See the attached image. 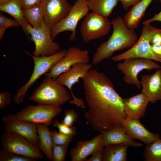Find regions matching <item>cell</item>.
Masks as SVG:
<instances>
[{
	"mask_svg": "<svg viewBox=\"0 0 161 161\" xmlns=\"http://www.w3.org/2000/svg\"><path fill=\"white\" fill-rule=\"evenodd\" d=\"M53 127L57 128L59 132L65 134L74 136L77 134L76 127L72 126H68L62 123L58 119H55L53 122Z\"/></svg>",
	"mask_w": 161,
	"mask_h": 161,
	"instance_id": "obj_31",
	"label": "cell"
},
{
	"mask_svg": "<svg viewBox=\"0 0 161 161\" xmlns=\"http://www.w3.org/2000/svg\"><path fill=\"white\" fill-rule=\"evenodd\" d=\"M24 16L27 22L35 28H41L45 22L43 9L41 4L22 9Z\"/></svg>",
	"mask_w": 161,
	"mask_h": 161,
	"instance_id": "obj_26",
	"label": "cell"
},
{
	"mask_svg": "<svg viewBox=\"0 0 161 161\" xmlns=\"http://www.w3.org/2000/svg\"><path fill=\"white\" fill-rule=\"evenodd\" d=\"M110 22L113 28L112 34L97 47L92 58L93 64L110 58L115 51L130 49L138 39L134 30L128 27L122 17H117Z\"/></svg>",
	"mask_w": 161,
	"mask_h": 161,
	"instance_id": "obj_2",
	"label": "cell"
},
{
	"mask_svg": "<svg viewBox=\"0 0 161 161\" xmlns=\"http://www.w3.org/2000/svg\"><path fill=\"white\" fill-rule=\"evenodd\" d=\"M100 132L103 134L102 145L103 146L118 144H126L134 147H141L143 145L130 137L123 126Z\"/></svg>",
	"mask_w": 161,
	"mask_h": 161,
	"instance_id": "obj_20",
	"label": "cell"
},
{
	"mask_svg": "<svg viewBox=\"0 0 161 161\" xmlns=\"http://www.w3.org/2000/svg\"><path fill=\"white\" fill-rule=\"evenodd\" d=\"M78 117V114L73 109H66L65 112V116L61 123L67 126H72Z\"/></svg>",
	"mask_w": 161,
	"mask_h": 161,
	"instance_id": "obj_32",
	"label": "cell"
},
{
	"mask_svg": "<svg viewBox=\"0 0 161 161\" xmlns=\"http://www.w3.org/2000/svg\"><path fill=\"white\" fill-rule=\"evenodd\" d=\"M118 0H87L89 10L107 18L117 5Z\"/></svg>",
	"mask_w": 161,
	"mask_h": 161,
	"instance_id": "obj_25",
	"label": "cell"
},
{
	"mask_svg": "<svg viewBox=\"0 0 161 161\" xmlns=\"http://www.w3.org/2000/svg\"><path fill=\"white\" fill-rule=\"evenodd\" d=\"M151 48L153 52L157 57L161 59V45L151 44Z\"/></svg>",
	"mask_w": 161,
	"mask_h": 161,
	"instance_id": "obj_40",
	"label": "cell"
},
{
	"mask_svg": "<svg viewBox=\"0 0 161 161\" xmlns=\"http://www.w3.org/2000/svg\"><path fill=\"white\" fill-rule=\"evenodd\" d=\"M123 125L127 134L133 139H138L146 145L161 139L158 133H154L147 130L139 120L126 117Z\"/></svg>",
	"mask_w": 161,
	"mask_h": 161,
	"instance_id": "obj_17",
	"label": "cell"
},
{
	"mask_svg": "<svg viewBox=\"0 0 161 161\" xmlns=\"http://www.w3.org/2000/svg\"><path fill=\"white\" fill-rule=\"evenodd\" d=\"M67 49H62L55 54L48 56H31L34 63V68L28 81L19 88L12 97L14 103L18 105L24 101L26 94L30 88L42 75L47 72L53 66L58 63L65 55Z\"/></svg>",
	"mask_w": 161,
	"mask_h": 161,
	"instance_id": "obj_4",
	"label": "cell"
},
{
	"mask_svg": "<svg viewBox=\"0 0 161 161\" xmlns=\"http://www.w3.org/2000/svg\"><path fill=\"white\" fill-rule=\"evenodd\" d=\"M117 64V68L124 75L123 80L127 84L133 85L140 89V81L137 78L139 73L144 69L150 71L161 69V66L151 59L140 58L126 59Z\"/></svg>",
	"mask_w": 161,
	"mask_h": 161,
	"instance_id": "obj_6",
	"label": "cell"
},
{
	"mask_svg": "<svg viewBox=\"0 0 161 161\" xmlns=\"http://www.w3.org/2000/svg\"><path fill=\"white\" fill-rule=\"evenodd\" d=\"M72 97V94L65 86L56 79L45 77L28 99L38 104L61 107Z\"/></svg>",
	"mask_w": 161,
	"mask_h": 161,
	"instance_id": "obj_3",
	"label": "cell"
},
{
	"mask_svg": "<svg viewBox=\"0 0 161 161\" xmlns=\"http://www.w3.org/2000/svg\"><path fill=\"white\" fill-rule=\"evenodd\" d=\"M37 133L40 140L39 149L43 152L48 160L53 161V145L51 131L48 126L42 123H37Z\"/></svg>",
	"mask_w": 161,
	"mask_h": 161,
	"instance_id": "obj_22",
	"label": "cell"
},
{
	"mask_svg": "<svg viewBox=\"0 0 161 161\" xmlns=\"http://www.w3.org/2000/svg\"><path fill=\"white\" fill-rule=\"evenodd\" d=\"M6 28L0 27V40L3 37L5 30Z\"/></svg>",
	"mask_w": 161,
	"mask_h": 161,
	"instance_id": "obj_41",
	"label": "cell"
},
{
	"mask_svg": "<svg viewBox=\"0 0 161 161\" xmlns=\"http://www.w3.org/2000/svg\"><path fill=\"white\" fill-rule=\"evenodd\" d=\"M36 160L30 157L9 151L3 147L0 151V161H35Z\"/></svg>",
	"mask_w": 161,
	"mask_h": 161,
	"instance_id": "obj_28",
	"label": "cell"
},
{
	"mask_svg": "<svg viewBox=\"0 0 161 161\" xmlns=\"http://www.w3.org/2000/svg\"><path fill=\"white\" fill-rule=\"evenodd\" d=\"M10 1V0H0V6L6 4Z\"/></svg>",
	"mask_w": 161,
	"mask_h": 161,
	"instance_id": "obj_42",
	"label": "cell"
},
{
	"mask_svg": "<svg viewBox=\"0 0 161 161\" xmlns=\"http://www.w3.org/2000/svg\"><path fill=\"white\" fill-rule=\"evenodd\" d=\"M45 22L50 29L64 18L72 6L67 0H41Z\"/></svg>",
	"mask_w": 161,
	"mask_h": 161,
	"instance_id": "obj_15",
	"label": "cell"
},
{
	"mask_svg": "<svg viewBox=\"0 0 161 161\" xmlns=\"http://www.w3.org/2000/svg\"></svg>",
	"mask_w": 161,
	"mask_h": 161,
	"instance_id": "obj_43",
	"label": "cell"
},
{
	"mask_svg": "<svg viewBox=\"0 0 161 161\" xmlns=\"http://www.w3.org/2000/svg\"><path fill=\"white\" fill-rule=\"evenodd\" d=\"M111 24L107 18L94 12L88 14L81 24L80 33L85 43L100 38L109 32Z\"/></svg>",
	"mask_w": 161,
	"mask_h": 161,
	"instance_id": "obj_11",
	"label": "cell"
},
{
	"mask_svg": "<svg viewBox=\"0 0 161 161\" xmlns=\"http://www.w3.org/2000/svg\"><path fill=\"white\" fill-rule=\"evenodd\" d=\"M20 25L16 20H13L0 13V27L7 28L10 27H16Z\"/></svg>",
	"mask_w": 161,
	"mask_h": 161,
	"instance_id": "obj_33",
	"label": "cell"
},
{
	"mask_svg": "<svg viewBox=\"0 0 161 161\" xmlns=\"http://www.w3.org/2000/svg\"><path fill=\"white\" fill-rule=\"evenodd\" d=\"M104 146L92 155L89 159L86 160V161H102V152Z\"/></svg>",
	"mask_w": 161,
	"mask_h": 161,
	"instance_id": "obj_38",
	"label": "cell"
},
{
	"mask_svg": "<svg viewBox=\"0 0 161 161\" xmlns=\"http://www.w3.org/2000/svg\"><path fill=\"white\" fill-rule=\"evenodd\" d=\"M3 147L8 151L31 157L36 160L44 156L39 148L24 136L18 134L5 131L1 140Z\"/></svg>",
	"mask_w": 161,
	"mask_h": 161,
	"instance_id": "obj_9",
	"label": "cell"
},
{
	"mask_svg": "<svg viewBox=\"0 0 161 161\" xmlns=\"http://www.w3.org/2000/svg\"><path fill=\"white\" fill-rule=\"evenodd\" d=\"M123 109L126 117L139 120L144 115L147 106L150 102L143 93L123 99Z\"/></svg>",
	"mask_w": 161,
	"mask_h": 161,
	"instance_id": "obj_19",
	"label": "cell"
},
{
	"mask_svg": "<svg viewBox=\"0 0 161 161\" xmlns=\"http://www.w3.org/2000/svg\"><path fill=\"white\" fill-rule=\"evenodd\" d=\"M88 107L84 117L95 131H108L123 126L126 117L122 98L112 81L104 73L91 69L81 78Z\"/></svg>",
	"mask_w": 161,
	"mask_h": 161,
	"instance_id": "obj_1",
	"label": "cell"
},
{
	"mask_svg": "<svg viewBox=\"0 0 161 161\" xmlns=\"http://www.w3.org/2000/svg\"><path fill=\"white\" fill-rule=\"evenodd\" d=\"M152 26L150 23L144 24L141 35L135 44L126 51L112 57V59L118 62L126 59L140 58L161 63V59L153 52L151 48L150 38Z\"/></svg>",
	"mask_w": 161,
	"mask_h": 161,
	"instance_id": "obj_10",
	"label": "cell"
},
{
	"mask_svg": "<svg viewBox=\"0 0 161 161\" xmlns=\"http://www.w3.org/2000/svg\"><path fill=\"white\" fill-rule=\"evenodd\" d=\"M143 154L145 161H161V139L146 145Z\"/></svg>",
	"mask_w": 161,
	"mask_h": 161,
	"instance_id": "obj_27",
	"label": "cell"
},
{
	"mask_svg": "<svg viewBox=\"0 0 161 161\" xmlns=\"http://www.w3.org/2000/svg\"><path fill=\"white\" fill-rule=\"evenodd\" d=\"M130 146L126 144H113L104 146L102 161H126L127 150Z\"/></svg>",
	"mask_w": 161,
	"mask_h": 161,
	"instance_id": "obj_23",
	"label": "cell"
},
{
	"mask_svg": "<svg viewBox=\"0 0 161 161\" xmlns=\"http://www.w3.org/2000/svg\"><path fill=\"white\" fill-rule=\"evenodd\" d=\"M102 141L103 134L101 133L90 140L78 141L76 146L70 151L71 160L86 161L88 156L92 155L103 146Z\"/></svg>",
	"mask_w": 161,
	"mask_h": 161,
	"instance_id": "obj_16",
	"label": "cell"
},
{
	"mask_svg": "<svg viewBox=\"0 0 161 161\" xmlns=\"http://www.w3.org/2000/svg\"><path fill=\"white\" fill-rule=\"evenodd\" d=\"M141 0H118L121 2L123 7L125 10H128L131 6H133Z\"/></svg>",
	"mask_w": 161,
	"mask_h": 161,
	"instance_id": "obj_37",
	"label": "cell"
},
{
	"mask_svg": "<svg viewBox=\"0 0 161 161\" xmlns=\"http://www.w3.org/2000/svg\"><path fill=\"white\" fill-rule=\"evenodd\" d=\"M151 44L161 45V29L152 26L150 38Z\"/></svg>",
	"mask_w": 161,
	"mask_h": 161,
	"instance_id": "obj_34",
	"label": "cell"
},
{
	"mask_svg": "<svg viewBox=\"0 0 161 161\" xmlns=\"http://www.w3.org/2000/svg\"><path fill=\"white\" fill-rule=\"evenodd\" d=\"M20 1L22 9H24L41 4V0H20Z\"/></svg>",
	"mask_w": 161,
	"mask_h": 161,
	"instance_id": "obj_36",
	"label": "cell"
},
{
	"mask_svg": "<svg viewBox=\"0 0 161 161\" xmlns=\"http://www.w3.org/2000/svg\"><path fill=\"white\" fill-rule=\"evenodd\" d=\"M152 0H141L125 15L124 21L129 28L134 30L138 28L146 9Z\"/></svg>",
	"mask_w": 161,
	"mask_h": 161,
	"instance_id": "obj_21",
	"label": "cell"
},
{
	"mask_svg": "<svg viewBox=\"0 0 161 161\" xmlns=\"http://www.w3.org/2000/svg\"><path fill=\"white\" fill-rule=\"evenodd\" d=\"M53 144L62 145L70 142L74 136L73 135L65 134L53 130L51 131Z\"/></svg>",
	"mask_w": 161,
	"mask_h": 161,
	"instance_id": "obj_30",
	"label": "cell"
},
{
	"mask_svg": "<svg viewBox=\"0 0 161 161\" xmlns=\"http://www.w3.org/2000/svg\"><path fill=\"white\" fill-rule=\"evenodd\" d=\"M140 82L142 93L150 102L155 103L161 100V69L151 75H143Z\"/></svg>",
	"mask_w": 161,
	"mask_h": 161,
	"instance_id": "obj_18",
	"label": "cell"
},
{
	"mask_svg": "<svg viewBox=\"0 0 161 161\" xmlns=\"http://www.w3.org/2000/svg\"><path fill=\"white\" fill-rule=\"evenodd\" d=\"M11 101L10 93L6 91L0 92V109H2L10 105Z\"/></svg>",
	"mask_w": 161,
	"mask_h": 161,
	"instance_id": "obj_35",
	"label": "cell"
},
{
	"mask_svg": "<svg viewBox=\"0 0 161 161\" xmlns=\"http://www.w3.org/2000/svg\"><path fill=\"white\" fill-rule=\"evenodd\" d=\"M89 51L81 49L79 47H70L65 56L57 64L53 66L44 75L45 77L56 79L61 74L66 72L75 64L78 63H89Z\"/></svg>",
	"mask_w": 161,
	"mask_h": 161,
	"instance_id": "obj_12",
	"label": "cell"
},
{
	"mask_svg": "<svg viewBox=\"0 0 161 161\" xmlns=\"http://www.w3.org/2000/svg\"><path fill=\"white\" fill-rule=\"evenodd\" d=\"M31 36L30 39L35 45L32 53L34 56H48L54 55L60 50L59 44L54 42L52 38L50 29L44 24L41 28H35L30 24L27 28Z\"/></svg>",
	"mask_w": 161,
	"mask_h": 161,
	"instance_id": "obj_8",
	"label": "cell"
},
{
	"mask_svg": "<svg viewBox=\"0 0 161 161\" xmlns=\"http://www.w3.org/2000/svg\"><path fill=\"white\" fill-rule=\"evenodd\" d=\"M70 142L62 145L53 144L52 147L53 161H64Z\"/></svg>",
	"mask_w": 161,
	"mask_h": 161,
	"instance_id": "obj_29",
	"label": "cell"
},
{
	"mask_svg": "<svg viewBox=\"0 0 161 161\" xmlns=\"http://www.w3.org/2000/svg\"><path fill=\"white\" fill-rule=\"evenodd\" d=\"M161 3V0H159ZM156 21L161 22V11L158 14H154V16L152 18L143 21V24L144 25L146 24H149L151 22Z\"/></svg>",
	"mask_w": 161,
	"mask_h": 161,
	"instance_id": "obj_39",
	"label": "cell"
},
{
	"mask_svg": "<svg viewBox=\"0 0 161 161\" xmlns=\"http://www.w3.org/2000/svg\"><path fill=\"white\" fill-rule=\"evenodd\" d=\"M87 0H76L67 16L50 29L51 36L54 40L59 33L66 31L72 32L69 40H75L76 28L79 21L88 14L89 10Z\"/></svg>",
	"mask_w": 161,
	"mask_h": 161,
	"instance_id": "obj_5",
	"label": "cell"
},
{
	"mask_svg": "<svg viewBox=\"0 0 161 161\" xmlns=\"http://www.w3.org/2000/svg\"><path fill=\"white\" fill-rule=\"evenodd\" d=\"M62 111L60 107L40 104L29 105L16 112L15 115L21 120L44 124L49 126L52 124L53 119Z\"/></svg>",
	"mask_w": 161,
	"mask_h": 161,
	"instance_id": "obj_7",
	"label": "cell"
},
{
	"mask_svg": "<svg viewBox=\"0 0 161 161\" xmlns=\"http://www.w3.org/2000/svg\"><path fill=\"white\" fill-rule=\"evenodd\" d=\"M92 64L78 63L74 64L68 71L60 75L56 79L61 84L67 88L72 94L73 100L69 101L70 104L84 109V102L81 98L75 96L72 91V87L75 84L78 83L79 80L83 77L92 69Z\"/></svg>",
	"mask_w": 161,
	"mask_h": 161,
	"instance_id": "obj_13",
	"label": "cell"
},
{
	"mask_svg": "<svg viewBox=\"0 0 161 161\" xmlns=\"http://www.w3.org/2000/svg\"><path fill=\"white\" fill-rule=\"evenodd\" d=\"M22 9L20 0H11L6 4L0 6V10L13 17L20 24L25 33L28 36L29 34L27 28L29 24L25 18Z\"/></svg>",
	"mask_w": 161,
	"mask_h": 161,
	"instance_id": "obj_24",
	"label": "cell"
},
{
	"mask_svg": "<svg viewBox=\"0 0 161 161\" xmlns=\"http://www.w3.org/2000/svg\"><path fill=\"white\" fill-rule=\"evenodd\" d=\"M2 119L5 124V131L22 135L39 148L40 140L37 134L36 124L20 120L12 114L3 116Z\"/></svg>",
	"mask_w": 161,
	"mask_h": 161,
	"instance_id": "obj_14",
	"label": "cell"
}]
</instances>
